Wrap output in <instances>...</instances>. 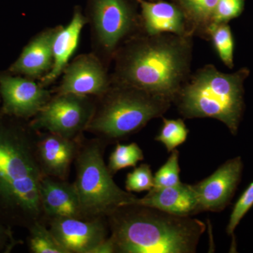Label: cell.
<instances>
[{"label":"cell","mask_w":253,"mask_h":253,"mask_svg":"<svg viewBox=\"0 0 253 253\" xmlns=\"http://www.w3.org/2000/svg\"><path fill=\"white\" fill-rule=\"evenodd\" d=\"M193 38L169 33L133 37L115 56L111 83L134 86L173 103L191 74Z\"/></svg>","instance_id":"1"},{"label":"cell","mask_w":253,"mask_h":253,"mask_svg":"<svg viewBox=\"0 0 253 253\" xmlns=\"http://www.w3.org/2000/svg\"><path fill=\"white\" fill-rule=\"evenodd\" d=\"M33 129L0 119V221L29 228L44 217Z\"/></svg>","instance_id":"2"},{"label":"cell","mask_w":253,"mask_h":253,"mask_svg":"<svg viewBox=\"0 0 253 253\" xmlns=\"http://www.w3.org/2000/svg\"><path fill=\"white\" fill-rule=\"evenodd\" d=\"M126 206L111 218L116 253H191L206 230L203 221L143 206Z\"/></svg>","instance_id":"3"},{"label":"cell","mask_w":253,"mask_h":253,"mask_svg":"<svg viewBox=\"0 0 253 253\" xmlns=\"http://www.w3.org/2000/svg\"><path fill=\"white\" fill-rule=\"evenodd\" d=\"M248 68L221 72L214 65L199 68L181 86L173 103L184 118H213L236 135L245 109L244 83Z\"/></svg>","instance_id":"4"},{"label":"cell","mask_w":253,"mask_h":253,"mask_svg":"<svg viewBox=\"0 0 253 253\" xmlns=\"http://www.w3.org/2000/svg\"><path fill=\"white\" fill-rule=\"evenodd\" d=\"M98 99L99 103L86 131L111 139L140 130L151 120L162 116L172 103L139 88L115 83Z\"/></svg>","instance_id":"5"},{"label":"cell","mask_w":253,"mask_h":253,"mask_svg":"<svg viewBox=\"0 0 253 253\" xmlns=\"http://www.w3.org/2000/svg\"><path fill=\"white\" fill-rule=\"evenodd\" d=\"M102 149L99 141H91L78 150L76 158L73 185L86 219L111 215L120 208L131 206L136 198L113 181L105 164Z\"/></svg>","instance_id":"6"},{"label":"cell","mask_w":253,"mask_h":253,"mask_svg":"<svg viewBox=\"0 0 253 253\" xmlns=\"http://www.w3.org/2000/svg\"><path fill=\"white\" fill-rule=\"evenodd\" d=\"M94 53L109 67L121 46L143 34L136 0H88Z\"/></svg>","instance_id":"7"},{"label":"cell","mask_w":253,"mask_h":253,"mask_svg":"<svg viewBox=\"0 0 253 253\" xmlns=\"http://www.w3.org/2000/svg\"><path fill=\"white\" fill-rule=\"evenodd\" d=\"M96 108L93 96L56 93L29 126L36 131H47L75 139L86 131Z\"/></svg>","instance_id":"8"},{"label":"cell","mask_w":253,"mask_h":253,"mask_svg":"<svg viewBox=\"0 0 253 253\" xmlns=\"http://www.w3.org/2000/svg\"><path fill=\"white\" fill-rule=\"evenodd\" d=\"M1 114L16 119L34 118L52 97L39 81L8 73H0Z\"/></svg>","instance_id":"9"},{"label":"cell","mask_w":253,"mask_h":253,"mask_svg":"<svg viewBox=\"0 0 253 253\" xmlns=\"http://www.w3.org/2000/svg\"><path fill=\"white\" fill-rule=\"evenodd\" d=\"M54 92L100 98L111 85L108 68L94 52L79 55L68 63Z\"/></svg>","instance_id":"10"},{"label":"cell","mask_w":253,"mask_h":253,"mask_svg":"<svg viewBox=\"0 0 253 253\" xmlns=\"http://www.w3.org/2000/svg\"><path fill=\"white\" fill-rule=\"evenodd\" d=\"M241 157L229 160L217 170L198 184L193 185L199 211L220 212L229 204L242 176Z\"/></svg>","instance_id":"11"},{"label":"cell","mask_w":253,"mask_h":253,"mask_svg":"<svg viewBox=\"0 0 253 253\" xmlns=\"http://www.w3.org/2000/svg\"><path fill=\"white\" fill-rule=\"evenodd\" d=\"M102 218H54L50 219L49 229L68 253H91L108 238Z\"/></svg>","instance_id":"12"},{"label":"cell","mask_w":253,"mask_h":253,"mask_svg":"<svg viewBox=\"0 0 253 253\" xmlns=\"http://www.w3.org/2000/svg\"><path fill=\"white\" fill-rule=\"evenodd\" d=\"M36 136L38 162L44 175L66 180L70 168L78 152L75 139L47 131Z\"/></svg>","instance_id":"13"},{"label":"cell","mask_w":253,"mask_h":253,"mask_svg":"<svg viewBox=\"0 0 253 253\" xmlns=\"http://www.w3.org/2000/svg\"><path fill=\"white\" fill-rule=\"evenodd\" d=\"M59 27L46 28L33 37L11 65L8 72L41 81L52 68L53 43Z\"/></svg>","instance_id":"14"},{"label":"cell","mask_w":253,"mask_h":253,"mask_svg":"<svg viewBox=\"0 0 253 253\" xmlns=\"http://www.w3.org/2000/svg\"><path fill=\"white\" fill-rule=\"evenodd\" d=\"M140 11L142 33L146 36L169 34L191 36L185 18L172 1L166 0H136ZM193 37V36H192Z\"/></svg>","instance_id":"15"},{"label":"cell","mask_w":253,"mask_h":253,"mask_svg":"<svg viewBox=\"0 0 253 253\" xmlns=\"http://www.w3.org/2000/svg\"><path fill=\"white\" fill-rule=\"evenodd\" d=\"M86 24H87L86 16L83 14L81 7L76 6L67 26H59L53 43L52 68L39 81L42 85L48 87L63 74L78 49L82 31Z\"/></svg>","instance_id":"16"},{"label":"cell","mask_w":253,"mask_h":253,"mask_svg":"<svg viewBox=\"0 0 253 253\" xmlns=\"http://www.w3.org/2000/svg\"><path fill=\"white\" fill-rule=\"evenodd\" d=\"M133 205L184 217L199 212V202L193 185L183 183L172 187L152 189L144 197L136 198L131 206Z\"/></svg>","instance_id":"17"},{"label":"cell","mask_w":253,"mask_h":253,"mask_svg":"<svg viewBox=\"0 0 253 253\" xmlns=\"http://www.w3.org/2000/svg\"><path fill=\"white\" fill-rule=\"evenodd\" d=\"M41 198L44 216L49 219L60 217L86 219L74 185L66 180L44 176L41 183Z\"/></svg>","instance_id":"18"},{"label":"cell","mask_w":253,"mask_h":253,"mask_svg":"<svg viewBox=\"0 0 253 253\" xmlns=\"http://www.w3.org/2000/svg\"><path fill=\"white\" fill-rule=\"evenodd\" d=\"M181 10L191 36L208 41V29L218 0H169Z\"/></svg>","instance_id":"19"},{"label":"cell","mask_w":253,"mask_h":253,"mask_svg":"<svg viewBox=\"0 0 253 253\" xmlns=\"http://www.w3.org/2000/svg\"><path fill=\"white\" fill-rule=\"evenodd\" d=\"M208 41L212 42L218 56L226 67L234 68L235 42L229 23L211 25L208 29Z\"/></svg>","instance_id":"20"},{"label":"cell","mask_w":253,"mask_h":253,"mask_svg":"<svg viewBox=\"0 0 253 253\" xmlns=\"http://www.w3.org/2000/svg\"><path fill=\"white\" fill-rule=\"evenodd\" d=\"M28 246L33 253H68L42 221H37L29 228Z\"/></svg>","instance_id":"21"},{"label":"cell","mask_w":253,"mask_h":253,"mask_svg":"<svg viewBox=\"0 0 253 253\" xmlns=\"http://www.w3.org/2000/svg\"><path fill=\"white\" fill-rule=\"evenodd\" d=\"M144 158L142 150L136 143L118 144L110 156L108 168L113 174L126 168L136 167Z\"/></svg>","instance_id":"22"},{"label":"cell","mask_w":253,"mask_h":253,"mask_svg":"<svg viewBox=\"0 0 253 253\" xmlns=\"http://www.w3.org/2000/svg\"><path fill=\"white\" fill-rule=\"evenodd\" d=\"M189 130L182 119L163 118V125L156 140L162 143L168 152L184 144L187 139Z\"/></svg>","instance_id":"23"},{"label":"cell","mask_w":253,"mask_h":253,"mask_svg":"<svg viewBox=\"0 0 253 253\" xmlns=\"http://www.w3.org/2000/svg\"><path fill=\"white\" fill-rule=\"evenodd\" d=\"M171 152L168 161L155 174L153 189L172 187L181 184L179 151L174 149Z\"/></svg>","instance_id":"24"},{"label":"cell","mask_w":253,"mask_h":253,"mask_svg":"<svg viewBox=\"0 0 253 253\" xmlns=\"http://www.w3.org/2000/svg\"><path fill=\"white\" fill-rule=\"evenodd\" d=\"M126 190L129 192L149 191L154 188V176L149 165L141 164L128 173L126 180Z\"/></svg>","instance_id":"25"},{"label":"cell","mask_w":253,"mask_h":253,"mask_svg":"<svg viewBox=\"0 0 253 253\" xmlns=\"http://www.w3.org/2000/svg\"><path fill=\"white\" fill-rule=\"evenodd\" d=\"M253 206V181L241 195L237 202L233 208L229 223L226 226V233L228 235L232 236L234 234V231L239 225L240 221L247 214Z\"/></svg>","instance_id":"26"},{"label":"cell","mask_w":253,"mask_h":253,"mask_svg":"<svg viewBox=\"0 0 253 253\" xmlns=\"http://www.w3.org/2000/svg\"><path fill=\"white\" fill-rule=\"evenodd\" d=\"M246 0H218L212 17V23H229L244 12Z\"/></svg>","instance_id":"27"},{"label":"cell","mask_w":253,"mask_h":253,"mask_svg":"<svg viewBox=\"0 0 253 253\" xmlns=\"http://www.w3.org/2000/svg\"><path fill=\"white\" fill-rule=\"evenodd\" d=\"M17 244L11 227L0 221V253H9Z\"/></svg>","instance_id":"28"},{"label":"cell","mask_w":253,"mask_h":253,"mask_svg":"<svg viewBox=\"0 0 253 253\" xmlns=\"http://www.w3.org/2000/svg\"><path fill=\"white\" fill-rule=\"evenodd\" d=\"M116 253V247L111 237L107 238L98 245L91 253Z\"/></svg>","instance_id":"29"},{"label":"cell","mask_w":253,"mask_h":253,"mask_svg":"<svg viewBox=\"0 0 253 253\" xmlns=\"http://www.w3.org/2000/svg\"><path fill=\"white\" fill-rule=\"evenodd\" d=\"M150 1H156V0H150Z\"/></svg>","instance_id":"30"}]
</instances>
